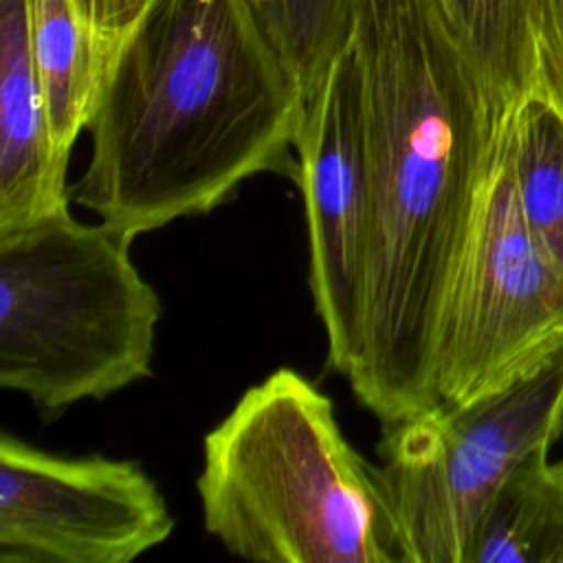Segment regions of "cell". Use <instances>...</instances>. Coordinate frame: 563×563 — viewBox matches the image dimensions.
I'll use <instances>...</instances> for the list:
<instances>
[{
	"label": "cell",
	"instance_id": "1",
	"mask_svg": "<svg viewBox=\"0 0 563 563\" xmlns=\"http://www.w3.org/2000/svg\"><path fill=\"white\" fill-rule=\"evenodd\" d=\"M369 264L356 400L383 427L435 405V347L499 130L477 75L427 0H358Z\"/></svg>",
	"mask_w": 563,
	"mask_h": 563
},
{
	"label": "cell",
	"instance_id": "2",
	"mask_svg": "<svg viewBox=\"0 0 563 563\" xmlns=\"http://www.w3.org/2000/svg\"><path fill=\"white\" fill-rule=\"evenodd\" d=\"M306 106L251 0H147L86 128L70 202L136 240L213 211L257 174L297 183Z\"/></svg>",
	"mask_w": 563,
	"mask_h": 563
},
{
	"label": "cell",
	"instance_id": "3",
	"mask_svg": "<svg viewBox=\"0 0 563 563\" xmlns=\"http://www.w3.org/2000/svg\"><path fill=\"white\" fill-rule=\"evenodd\" d=\"M207 534L264 563H402L378 464L343 435L334 402L292 367L249 387L202 438Z\"/></svg>",
	"mask_w": 563,
	"mask_h": 563
},
{
	"label": "cell",
	"instance_id": "4",
	"mask_svg": "<svg viewBox=\"0 0 563 563\" xmlns=\"http://www.w3.org/2000/svg\"><path fill=\"white\" fill-rule=\"evenodd\" d=\"M132 242L70 209L0 233V387L44 422L152 376L163 306Z\"/></svg>",
	"mask_w": 563,
	"mask_h": 563
},
{
	"label": "cell",
	"instance_id": "5",
	"mask_svg": "<svg viewBox=\"0 0 563 563\" xmlns=\"http://www.w3.org/2000/svg\"><path fill=\"white\" fill-rule=\"evenodd\" d=\"M563 431V352L462 407L433 405L385 427L380 477L402 563H468L501 484Z\"/></svg>",
	"mask_w": 563,
	"mask_h": 563
},
{
	"label": "cell",
	"instance_id": "6",
	"mask_svg": "<svg viewBox=\"0 0 563 563\" xmlns=\"http://www.w3.org/2000/svg\"><path fill=\"white\" fill-rule=\"evenodd\" d=\"M561 352L563 275L541 253L521 216L506 117L442 312L435 405L479 400Z\"/></svg>",
	"mask_w": 563,
	"mask_h": 563
},
{
	"label": "cell",
	"instance_id": "7",
	"mask_svg": "<svg viewBox=\"0 0 563 563\" xmlns=\"http://www.w3.org/2000/svg\"><path fill=\"white\" fill-rule=\"evenodd\" d=\"M174 528L139 462L64 457L0 435V563H130Z\"/></svg>",
	"mask_w": 563,
	"mask_h": 563
},
{
	"label": "cell",
	"instance_id": "8",
	"mask_svg": "<svg viewBox=\"0 0 563 563\" xmlns=\"http://www.w3.org/2000/svg\"><path fill=\"white\" fill-rule=\"evenodd\" d=\"M295 152L325 363L347 378L363 341L372 227L363 81L352 42L308 99Z\"/></svg>",
	"mask_w": 563,
	"mask_h": 563
},
{
	"label": "cell",
	"instance_id": "9",
	"mask_svg": "<svg viewBox=\"0 0 563 563\" xmlns=\"http://www.w3.org/2000/svg\"><path fill=\"white\" fill-rule=\"evenodd\" d=\"M26 31V0H0V233L70 209Z\"/></svg>",
	"mask_w": 563,
	"mask_h": 563
},
{
	"label": "cell",
	"instance_id": "10",
	"mask_svg": "<svg viewBox=\"0 0 563 563\" xmlns=\"http://www.w3.org/2000/svg\"><path fill=\"white\" fill-rule=\"evenodd\" d=\"M26 31L53 141L70 156L90 123L123 33L92 26L77 0H26Z\"/></svg>",
	"mask_w": 563,
	"mask_h": 563
},
{
	"label": "cell",
	"instance_id": "11",
	"mask_svg": "<svg viewBox=\"0 0 563 563\" xmlns=\"http://www.w3.org/2000/svg\"><path fill=\"white\" fill-rule=\"evenodd\" d=\"M477 75L497 117L534 90V0H427Z\"/></svg>",
	"mask_w": 563,
	"mask_h": 563
},
{
	"label": "cell",
	"instance_id": "12",
	"mask_svg": "<svg viewBox=\"0 0 563 563\" xmlns=\"http://www.w3.org/2000/svg\"><path fill=\"white\" fill-rule=\"evenodd\" d=\"M548 451L530 455L495 493L468 563H563V475Z\"/></svg>",
	"mask_w": 563,
	"mask_h": 563
},
{
	"label": "cell",
	"instance_id": "13",
	"mask_svg": "<svg viewBox=\"0 0 563 563\" xmlns=\"http://www.w3.org/2000/svg\"><path fill=\"white\" fill-rule=\"evenodd\" d=\"M508 150L521 216L563 275V114L539 95L508 114Z\"/></svg>",
	"mask_w": 563,
	"mask_h": 563
},
{
	"label": "cell",
	"instance_id": "14",
	"mask_svg": "<svg viewBox=\"0 0 563 563\" xmlns=\"http://www.w3.org/2000/svg\"><path fill=\"white\" fill-rule=\"evenodd\" d=\"M358 0H251L253 11L310 99L350 44Z\"/></svg>",
	"mask_w": 563,
	"mask_h": 563
},
{
	"label": "cell",
	"instance_id": "15",
	"mask_svg": "<svg viewBox=\"0 0 563 563\" xmlns=\"http://www.w3.org/2000/svg\"><path fill=\"white\" fill-rule=\"evenodd\" d=\"M534 90L563 114V0L532 2Z\"/></svg>",
	"mask_w": 563,
	"mask_h": 563
},
{
	"label": "cell",
	"instance_id": "16",
	"mask_svg": "<svg viewBox=\"0 0 563 563\" xmlns=\"http://www.w3.org/2000/svg\"><path fill=\"white\" fill-rule=\"evenodd\" d=\"M86 20L103 33L121 35L147 0H77Z\"/></svg>",
	"mask_w": 563,
	"mask_h": 563
},
{
	"label": "cell",
	"instance_id": "17",
	"mask_svg": "<svg viewBox=\"0 0 563 563\" xmlns=\"http://www.w3.org/2000/svg\"><path fill=\"white\" fill-rule=\"evenodd\" d=\"M556 468H559V473L563 475V460H561V462H556Z\"/></svg>",
	"mask_w": 563,
	"mask_h": 563
}]
</instances>
